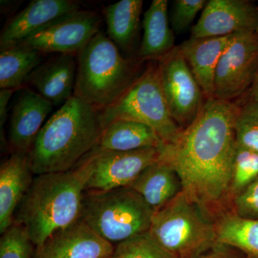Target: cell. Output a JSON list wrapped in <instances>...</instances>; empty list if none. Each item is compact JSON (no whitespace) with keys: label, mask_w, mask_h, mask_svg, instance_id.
<instances>
[{"label":"cell","mask_w":258,"mask_h":258,"mask_svg":"<svg viewBox=\"0 0 258 258\" xmlns=\"http://www.w3.org/2000/svg\"><path fill=\"white\" fill-rule=\"evenodd\" d=\"M164 144L152 127L135 120L118 119L104 128L93 151L130 152L160 148Z\"/></svg>","instance_id":"21"},{"label":"cell","mask_w":258,"mask_h":258,"mask_svg":"<svg viewBox=\"0 0 258 258\" xmlns=\"http://www.w3.org/2000/svg\"><path fill=\"white\" fill-rule=\"evenodd\" d=\"M142 0H121L103 9L108 37L121 52L129 54L138 36Z\"/></svg>","instance_id":"22"},{"label":"cell","mask_w":258,"mask_h":258,"mask_svg":"<svg viewBox=\"0 0 258 258\" xmlns=\"http://www.w3.org/2000/svg\"><path fill=\"white\" fill-rule=\"evenodd\" d=\"M53 107L36 91L23 88L10 118L8 144L12 154H29Z\"/></svg>","instance_id":"15"},{"label":"cell","mask_w":258,"mask_h":258,"mask_svg":"<svg viewBox=\"0 0 258 258\" xmlns=\"http://www.w3.org/2000/svg\"><path fill=\"white\" fill-rule=\"evenodd\" d=\"M98 113L103 131L115 120H135L152 127L164 144L174 142L182 131L168 109L157 61H149L123 94Z\"/></svg>","instance_id":"7"},{"label":"cell","mask_w":258,"mask_h":258,"mask_svg":"<svg viewBox=\"0 0 258 258\" xmlns=\"http://www.w3.org/2000/svg\"><path fill=\"white\" fill-rule=\"evenodd\" d=\"M157 62L169 113L180 128H186L198 116L206 98L178 45Z\"/></svg>","instance_id":"9"},{"label":"cell","mask_w":258,"mask_h":258,"mask_svg":"<svg viewBox=\"0 0 258 258\" xmlns=\"http://www.w3.org/2000/svg\"><path fill=\"white\" fill-rule=\"evenodd\" d=\"M247 94L252 97V98H253L254 100L258 101V73L255 81H254L250 91H249Z\"/></svg>","instance_id":"33"},{"label":"cell","mask_w":258,"mask_h":258,"mask_svg":"<svg viewBox=\"0 0 258 258\" xmlns=\"http://www.w3.org/2000/svg\"><path fill=\"white\" fill-rule=\"evenodd\" d=\"M77 59L71 54H57L40 64L26 82L53 106L63 105L74 96Z\"/></svg>","instance_id":"17"},{"label":"cell","mask_w":258,"mask_h":258,"mask_svg":"<svg viewBox=\"0 0 258 258\" xmlns=\"http://www.w3.org/2000/svg\"><path fill=\"white\" fill-rule=\"evenodd\" d=\"M101 23L98 13L81 9L66 15L18 45L42 54L77 55L101 31Z\"/></svg>","instance_id":"11"},{"label":"cell","mask_w":258,"mask_h":258,"mask_svg":"<svg viewBox=\"0 0 258 258\" xmlns=\"http://www.w3.org/2000/svg\"><path fill=\"white\" fill-rule=\"evenodd\" d=\"M240 100L234 118L237 145L258 153V101L248 94Z\"/></svg>","instance_id":"25"},{"label":"cell","mask_w":258,"mask_h":258,"mask_svg":"<svg viewBox=\"0 0 258 258\" xmlns=\"http://www.w3.org/2000/svg\"><path fill=\"white\" fill-rule=\"evenodd\" d=\"M257 178L258 153L237 146L227 194V211L232 200Z\"/></svg>","instance_id":"26"},{"label":"cell","mask_w":258,"mask_h":258,"mask_svg":"<svg viewBox=\"0 0 258 258\" xmlns=\"http://www.w3.org/2000/svg\"><path fill=\"white\" fill-rule=\"evenodd\" d=\"M232 35L190 37L178 45L206 98L213 97L217 64Z\"/></svg>","instance_id":"18"},{"label":"cell","mask_w":258,"mask_h":258,"mask_svg":"<svg viewBox=\"0 0 258 258\" xmlns=\"http://www.w3.org/2000/svg\"><path fill=\"white\" fill-rule=\"evenodd\" d=\"M110 258H174L159 245L149 232L117 244Z\"/></svg>","instance_id":"27"},{"label":"cell","mask_w":258,"mask_h":258,"mask_svg":"<svg viewBox=\"0 0 258 258\" xmlns=\"http://www.w3.org/2000/svg\"><path fill=\"white\" fill-rule=\"evenodd\" d=\"M114 249L80 218L37 246L34 258H110Z\"/></svg>","instance_id":"13"},{"label":"cell","mask_w":258,"mask_h":258,"mask_svg":"<svg viewBox=\"0 0 258 258\" xmlns=\"http://www.w3.org/2000/svg\"><path fill=\"white\" fill-rule=\"evenodd\" d=\"M42 55L20 45L1 49L0 88L15 91L23 88L29 76L41 64Z\"/></svg>","instance_id":"24"},{"label":"cell","mask_w":258,"mask_h":258,"mask_svg":"<svg viewBox=\"0 0 258 258\" xmlns=\"http://www.w3.org/2000/svg\"><path fill=\"white\" fill-rule=\"evenodd\" d=\"M169 18L168 2L154 0L144 15L143 38L137 53L139 61H158L176 46Z\"/></svg>","instance_id":"19"},{"label":"cell","mask_w":258,"mask_h":258,"mask_svg":"<svg viewBox=\"0 0 258 258\" xmlns=\"http://www.w3.org/2000/svg\"><path fill=\"white\" fill-rule=\"evenodd\" d=\"M244 32H258V5L247 0H210L191 28V37L225 36Z\"/></svg>","instance_id":"12"},{"label":"cell","mask_w":258,"mask_h":258,"mask_svg":"<svg viewBox=\"0 0 258 258\" xmlns=\"http://www.w3.org/2000/svg\"><path fill=\"white\" fill-rule=\"evenodd\" d=\"M149 233L174 258H196L217 242L215 217L183 191L154 213Z\"/></svg>","instance_id":"5"},{"label":"cell","mask_w":258,"mask_h":258,"mask_svg":"<svg viewBox=\"0 0 258 258\" xmlns=\"http://www.w3.org/2000/svg\"><path fill=\"white\" fill-rule=\"evenodd\" d=\"M196 258H246L241 251L230 244L217 241L210 249Z\"/></svg>","instance_id":"31"},{"label":"cell","mask_w":258,"mask_h":258,"mask_svg":"<svg viewBox=\"0 0 258 258\" xmlns=\"http://www.w3.org/2000/svg\"><path fill=\"white\" fill-rule=\"evenodd\" d=\"M81 10L71 0H33L6 24L0 35V49L16 46L66 15Z\"/></svg>","instance_id":"14"},{"label":"cell","mask_w":258,"mask_h":258,"mask_svg":"<svg viewBox=\"0 0 258 258\" xmlns=\"http://www.w3.org/2000/svg\"><path fill=\"white\" fill-rule=\"evenodd\" d=\"M88 177L89 166L85 160L71 170L34 177L15 222L26 229L36 247L81 218Z\"/></svg>","instance_id":"3"},{"label":"cell","mask_w":258,"mask_h":258,"mask_svg":"<svg viewBox=\"0 0 258 258\" xmlns=\"http://www.w3.org/2000/svg\"><path fill=\"white\" fill-rule=\"evenodd\" d=\"M129 186L144 198L154 212L166 206L183 190L175 169L160 159L146 168Z\"/></svg>","instance_id":"20"},{"label":"cell","mask_w":258,"mask_h":258,"mask_svg":"<svg viewBox=\"0 0 258 258\" xmlns=\"http://www.w3.org/2000/svg\"><path fill=\"white\" fill-rule=\"evenodd\" d=\"M29 154L13 153L0 167V232L14 223L18 211L34 177Z\"/></svg>","instance_id":"16"},{"label":"cell","mask_w":258,"mask_h":258,"mask_svg":"<svg viewBox=\"0 0 258 258\" xmlns=\"http://www.w3.org/2000/svg\"><path fill=\"white\" fill-rule=\"evenodd\" d=\"M229 211L243 218L258 220V178L232 200Z\"/></svg>","instance_id":"30"},{"label":"cell","mask_w":258,"mask_h":258,"mask_svg":"<svg viewBox=\"0 0 258 258\" xmlns=\"http://www.w3.org/2000/svg\"><path fill=\"white\" fill-rule=\"evenodd\" d=\"M74 96L99 110L113 104L139 77L142 62L128 58L98 32L76 55Z\"/></svg>","instance_id":"4"},{"label":"cell","mask_w":258,"mask_h":258,"mask_svg":"<svg viewBox=\"0 0 258 258\" xmlns=\"http://www.w3.org/2000/svg\"><path fill=\"white\" fill-rule=\"evenodd\" d=\"M235 102L206 98L192 123L160 148L161 160L179 174L189 198L215 219L227 210V194L237 150Z\"/></svg>","instance_id":"1"},{"label":"cell","mask_w":258,"mask_h":258,"mask_svg":"<svg viewBox=\"0 0 258 258\" xmlns=\"http://www.w3.org/2000/svg\"><path fill=\"white\" fill-rule=\"evenodd\" d=\"M15 90L1 89L0 90V128L1 134L3 133L5 122L8 115V104L10 98L13 96Z\"/></svg>","instance_id":"32"},{"label":"cell","mask_w":258,"mask_h":258,"mask_svg":"<svg viewBox=\"0 0 258 258\" xmlns=\"http://www.w3.org/2000/svg\"><path fill=\"white\" fill-rule=\"evenodd\" d=\"M215 224L217 241L233 246L246 258H258V220L227 211L217 215Z\"/></svg>","instance_id":"23"},{"label":"cell","mask_w":258,"mask_h":258,"mask_svg":"<svg viewBox=\"0 0 258 258\" xmlns=\"http://www.w3.org/2000/svg\"><path fill=\"white\" fill-rule=\"evenodd\" d=\"M154 212L130 186L103 191H86L81 219L112 244L149 232Z\"/></svg>","instance_id":"6"},{"label":"cell","mask_w":258,"mask_h":258,"mask_svg":"<svg viewBox=\"0 0 258 258\" xmlns=\"http://www.w3.org/2000/svg\"><path fill=\"white\" fill-rule=\"evenodd\" d=\"M258 73V32L232 35L215 73L214 98L236 102L249 93Z\"/></svg>","instance_id":"8"},{"label":"cell","mask_w":258,"mask_h":258,"mask_svg":"<svg viewBox=\"0 0 258 258\" xmlns=\"http://www.w3.org/2000/svg\"><path fill=\"white\" fill-rule=\"evenodd\" d=\"M159 157V148L130 152L92 151L83 159L89 166L86 191H103L129 186Z\"/></svg>","instance_id":"10"},{"label":"cell","mask_w":258,"mask_h":258,"mask_svg":"<svg viewBox=\"0 0 258 258\" xmlns=\"http://www.w3.org/2000/svg\"><path fill=\"white\" fill-rule=\"evenodd\" d=\"M103 128L98 110L73 96L44 123L29 152L35 175L71 170L96 147Z\"/></svg>","instance_id":"2"},{"label":"cell","mask_w":258,"mask_h":258,"mask_svg":"<svg viewBox=\"0 0 258 258\" xmlns=\"http://www.w3.org/2000/svg\"><path fill=\"white\" fill-rule=\"evenodd\" d=\"M205 0H176L173 3L169 22L174 33L181 34L189 28L199 12L203 10Z\"/></svg>","instance_id":"29"},{"label":"cell","mask_w":258,"mask_h":258,"mask_svg":"<svg viewBox=\"0 0 258 258\" xmlns=\"http://www.w3.org/2000/svg\"><path fill=\"white\" fill-rule=\"evenodd\" d=\"M36 246L28 231L14 222L0 238V258H34Z\"/></svg>","instance_id":"28"}]
</instances>
